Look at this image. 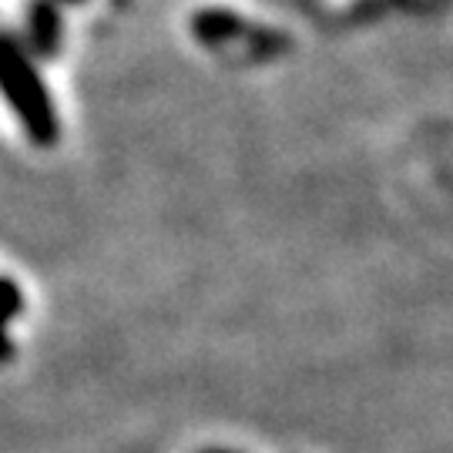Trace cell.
Segmentation results:
<instances>
[{
    "instance_id": "obj_1",
    "label": "cell",
    "mask_w": 453,
    "mask_h": 453,
    "mask_svg": "<svg viewBox=\"0 0 453 453\" xmlns=\"http://www.w3.org/2000/svg\"><path fill=\"white\" fill-rule=\"evenodd\" d=\"M0 91L7 104L24 121V131L37 145H54L58 142V111L50 104L48 88L37 78L24 50L17 48L7 34H0Z\"/></svg>"
},
{
    "instance_id": "obj_2",
    "label": "cell",
    "mask_w": 453,
    "mask_h": 453,
    "mask_svg": "<svg viewBox=\"0 0 453 453\" xmlns=\"http://www.w3.org/2000/svg\"><path fill=\"white\" fill-rule=\"evenodd\" d=\"M192 34L205 44H228L232 37L249 34V27L239 20V14L222 11V7H209V11H198L192 17Z\"/></svg>"
},
{
    "instance_id": "obj_3",
    "label": "cell",
    "mask_w": 453,
    "mask_h": 453,
    "mask_svg": "<svg viewBox=\"0 0 453 453\" xmlns=\"http://www.w3.org/2000/svg\"><path fill=\"white\" fill-rule=\"evenodd\" d=\"M27 34H31V48L37 54H54L58 41H61V17H58L50 0H34L31 4Z\"/></svg>"
},
{
    "instance_id": "obj_4",
    "label": "cell",
    "mask_w": 453,
    "mask_h": 453,
    "mask_svg": "<svg viewBox=\"0 0 453 453\" xmlns=\"http://www.w3.org/2000/svg\"><path fill=\"white\" fill-rule=\"evenodd\" d=\"M20 312V286L14 279L0 275V363L14 357V346H11V336H7V326Z\"/></svg>"
},
{
    "instance_id": "obj_5",
    "label": "cell",
    "mask_w": 453,
    "mask_h": 453,
    "mask_svg": "<svg viewBox=\"0 0 453 453\" xmlns=\"http://www.w3.org/2000/svg\"><path fill=\"white\" fill-rule=\"evenodd\" d=\"M202 453H232V450H202Z\"/></svg>"
},
{
    "instance_id": "obj_6",
    "label": "cell",
    "mask_w": 453,
    "mask_h": 453,
    "mask_svg": "<svg viewBox=\"0 0 453 453\" xmlns=\"http://www.w3.org/2000/svg\"><path fill=\"white\" fill-rule=\"evenodd\" d=\"M67 4H78V0H67Z\"/></svg>"
}]
</instances>
